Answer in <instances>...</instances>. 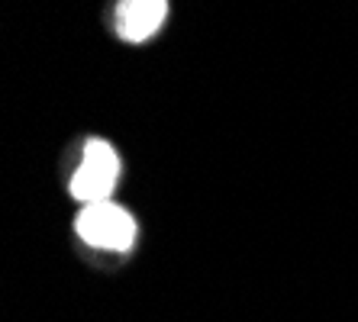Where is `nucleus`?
Returning <instances> with one entry per match:
<instances>
[{
    "instance_id": "1",
    "label": "nucleus",
    "mask_w": 358,
    "mask_h": 322,
    "mask_svg": "<svg viewBox=\"0 0 358 322\" xmlns=\"http://www.w3.org/2000/svg\"><path fill=\"white\" fill-rule=\"evenodd\" d=\"M120 181V155L113 152V145L103 139H91L84 145V158L78 165L75 177H71V193L87 203H103L110 200V193L117 190Z\"/></svg>"
},
{
    "instance_id": "2",
    "label": "nucleus",
    "mask_w": 358,
    "mask_h": 322,
    "mask_svg": "<svg viewBox=\"0 0 358 322\" xmlns=\"http://www.w3.org/2000/svg\"><path fill=\"white\" fill-rule=\"evenodd\" d=\"M78 235L94 248H107V251H129L136 242V223L117 203H87L78 216Z\"/></svg>"
},
{
    "instance_id": "3",
    "label": "nucleus",
    "mask_w": 358,
    "mask_h": 322,
    "mask_svg": "<svg viewBox=\"0 0 358 322\" xmlns=\"http://www.w3.org/2000/svg\"><path fill=\"white\" fill-rule=\"evenodd\" d=\"M168 17V0H120L117 29L129 42H145Z\"/></svg>"
}]
</instances>
